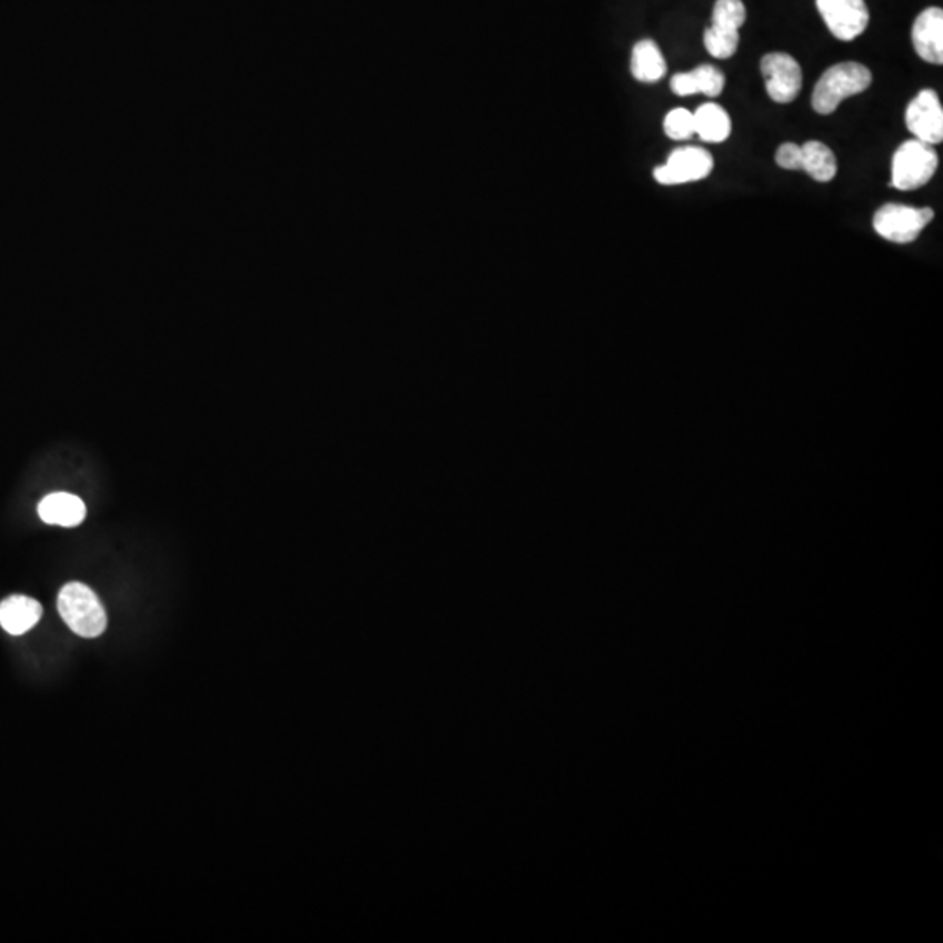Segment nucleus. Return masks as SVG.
Returning a JSON list of instances; mask_svg holds the SVG:
<instances>
[{
	"label": "nucleus",
	"mask_w": 943,
	"mask_h": 943,
	"mask_svg": "<svg viewBox=\"0 0 943 943\" xmlns=\"http://www.w3.org/2000/svg\"><path fill=\"white\" fill-rule=\"evenodd\" d=\"M870 84H872V72L862 63H837L821 76L814 87L811 103L817 114L829 116L837 111L845 99L869 90Z\"/></svg>",
	"instance_id": "1"
},
{
	"label": "nucleus",
	"mask_w": 943,
	"mask_h": 943,
	"mask_svg": "<svg viewBox=\"0 0 943 943\" xmlns=\"http://www.w3.org/2000/svg\"><path fill=\"white\" fill-rule=\"evenodd\" d=\"M912 44L915 53L924 62L942 66L943 63V11L940 8H927L915 18L912 27Z\"/></svg>",
	"instance_id": "9"
},
{
	"label": "nucleus",
	"mask_w": 943,
	"mask_h": 943,
	"mask_svg": "<svg viewBox=\"0 0 943 943\" xmlns=\"http://www.w3.org/2000/svg\"><path fill=\"white\" fill-rule=\"evenodd\" d=\"M715 168L713 156L703 148H679L671 152L668 163L655 168L654 179L662 185L689 184L706 179Z\"/></svg>",
	"instance_id": "5"
},
{
	"label": "nucleus",
	"mask_w": 943,
	"mask_h": 943,
	"mask_svg": "<svg viewBox=\"0 0 943 943\" xmlns=\"http://www.w3.org/2000/svg\"><path fill=\"white\" fill-rule=\"evenodd\" d=\"M695 133L704 142L720 143L731 137V118L719 103H704L694 112Z\"/></svg>",
	"instance_id": "14"
},
{
	"label": "nucleus",
	"mask_w": 943,
	"mask_h": 943,
	"mask_svg": "<svg viewBox=\"0 0 943 943\" xmlns=\"http://www.w3.org/2000/svg\"><path fill=\"white\" fill-rule=\"evenodd\" d=\"M760 70L765 90L776 103H790L802 90V69L795 58L786 53H769L762 58Z\"/></svg>",
	"instance_id": "7"
},
{
	"label": "nucleus",
	"mask_w": 943,
	"mask_h": 943,
	"mask_svg": "<svg viewBox=\"0 0 943 943\" xmlns=\"http://www.w3.org/2000/svg\"><path fill=\"white\" fill-rule=\"evenodd\" d=\"M802 148V170L807 172L817 182H830L837 175V160L832 149L825 143L805 142Z\"/></svg>",
	"instance_id": "15"
},
{
	"label": "nucleus",
	"mask_w": 943,
	"mask_h": 943,
	"mask_svg": "<svg viewBox=\"0 0 943 943\" xmlns=\"http://www.w3.org/2000/svg\"><path fill=\"white\" fill-rule=\"evenodd\" d=\"M39 518L54 526L74 528L87 518V505L70 493H51L39 503Z\"/></svg>",
	"instance_id": "10"
},
{
	"label": "nucleus",
	"mask_w": 943,
	"mask_h": 943,
	"mask_svg": "<svg viewBox=\"0 0 943 943\" xmlns=\"http://www.w3.org/2000/svg\"><path fill=\"white\" fill-rule=\"evenodd\" d=\"M905 124L915 139L930 146L942 143L943 109L936 91H919L917 97L906 107Z\"/></svg>",
	"instance_id": "8"
},
{
	"label": "nucleus",
	"mask_w": 943,
	"mask_h": 943,
	"mask_svg": "<svg viewBox=\"0 0 943 943\" xmlns=\"http://www.w3.org/2000/svg\"><path fill=\"white\" fill-rule=\"evenodd\" d=\"M58 612L79 636L97 638L106 631V609L99 596L81 582L63 585L58 594Z\"/></svg>",
	"instance_id": "2"
},
{
	"label": "nucleus",
	"mask_w": 943,
	"mask_h": 943,
	"mask_svg": "<svg viewBox=\"0 0 943 943\" xmlns=\"http://www.w3.org/2000/svg\"><path fill=\"white\" fill-rule=\"evenodd\" d=\"M778 167L784 170H802V148L796 143H783L776 152Z\"/></svg>",
	"instance_id": "19"
},
{
	"label": "nucleus",
	"mask_w": 943,
	"mask_h": 943,
	"mask_svg": "<svg viewBox=\"0 0 943 943\" xmlns=\"http://www.w3.org/2000/svg\"><path fill=\"white\" fill-rule=\"evenodd\" d=\"M939 168L935 146L923 140H906L891 161V185L900 191H915L933 179Z\"/></svg>",
	"instance_id": "3"
},
{
	"label": "nucleus",
	"mask_w": 943,
	"mask_h": 943,
	"mask_svg": "<svg viewBox=\"0 0 943 943\" xmlns=\"http://www.w3.org/2000/svg\"><path fill=\"white\" fill-rule=\"evenodd\" d=\"M816 8L833 38L839 41H854L869 27L865 0H816Z\"/></svg>",
	"instance_id": "6"
},
{
	"label": "nucleus",
	"mask_w": 943,
	"mask_h": 943,
	"mask_svg": "<svg viewBox=\"0 0 943 943\" xmlns=\"http://www.w3.org/2000/svg\"><path fill=\"white\" fill-rule=\"evenodd\" d=\"M935 212L931 209H912L906 204L886 203L874 215V229L879 237L893 243H912L923 229L933 221Z\"/></svg>",
	"instance_id": "4"
},
{
	"label": "nucleus",
	"mask_w": 943,
	"mask_h": 943,
	"mask_svg": "<svg viewBox=\"0 0 943 943\" xmlns=\"http://www.w3.org/2000/svg\"><path fill=\"white\" fill-rule=\"evenodd\" d=\"M42 606L33 598L17 596L6 598L0 603V625L13 636L26 634L41 621Z\"/></svg>",
	"instance_id": "11"
},
{
	"label": "nucleus",
	"mask_w": 943,
	"mask_h": 943,
	"mask_svg": "<svg viewBox=\"0 0 943 943\" xmlns=\"http://www.w3.org/2000/svg\"><path fill=\"white\" fill-rule=\"evenodd\" d=\"M704 46H706L708 53L711 57L719 58V60H728V58L734 57L735 51H738L740 32L711 26L704 32Z\"/></svg>",
	"instance_id": "16"
},
{
	"label": "nucleus",
	"mask_w": 943,
	"mask_h": 943,
	"mask_svg": "<svg viewBox=\"0 0 943 943\" xmlns=\"http://www.w3.org/2000/svg\"><path fill=\"white\" fill-rule=\"evenodd\" d=\"M664 131L671 140H689L695 133L694 114L686 109H674L664 119Z\"/></svg>",
	"instance_id": "18"
},
{
	"label": "nucleus",
	"mask_w": 943,
	"mask_h": 943,
	"mask_svg": "<svg viewBox=\"0 0 943 943\" xmlns=\"http://www.w3.org/2000/svg\"><path fill=\"white\" fill-rule=\"evenodd\" d=\"M711 20H713L711 26L740 32L746 21V8L741 0H716Z\"/></svg>",
	"instance_id": "17"
},
{
	"label": "nucleus",
	"mask_w": 943,
	"mask_h": 943,
	"mask_svg": "<svg viewBox=\"0 0 943 943\" xmlns=\"http://www.w3.org/2000/svg\"><path fill=\"white\" fill-rule=\"evenodd\" d=\"M671 90L679 97H691V94L703 93L715 99L725 87V78L716 67L699 66L692 72L674 74L670 82Z\"/></svg>",
	"instance_id": "12"
},
{
	"label": "nucleus",
	"mask_w": 943,
	"mask_h": 943,
	"mask_svg": "<svg viewBox=\"0 0 943 943\" xmlns=\"http://www.w3.org/2000/svg\"><path fill=\"white\" fill-rule=\"evenodd\" d=\"M631 72L640 82L661 81L668 72V63L662 57L659 46L650 39L638 42L631 57Z\"/></svg>",
	"instance_id": "13"
}]
</instances>
